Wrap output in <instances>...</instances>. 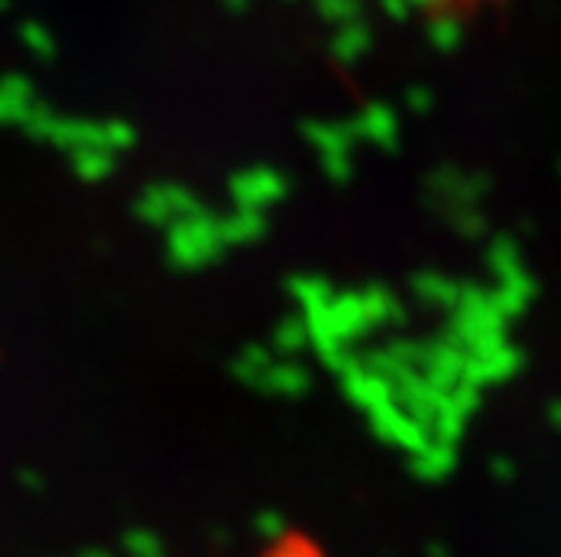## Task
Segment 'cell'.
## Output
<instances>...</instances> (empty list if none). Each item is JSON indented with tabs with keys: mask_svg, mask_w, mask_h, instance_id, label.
Returning <instances> with one entry per match:
<instances>
[]
</instances>
